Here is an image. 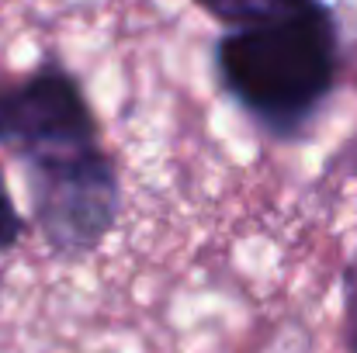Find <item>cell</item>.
<instances>
[{"label":"cell","mask_w":357,"mask_h":353,"mask_svg":"<svg viewBox=\"0 0 357 353\" xmlns=\"http://www.w3.org/2000/svg\"><path fill=\"white\" fill-rule=\"evenodd\" d=\"M0 146L24 163L98 146V125L77 80L59 66H42L0 87Z\"/></svg>","instance_id":"3"},{"label":"cell","mask_w":357,"mask_h":353,"mask_svg":"<svg viewBox=\"0 0 357 353\" xmlns=\"http://www.w3.org/2000/svg\"><path fill=\"white\" fill-rule=\"evenodd\" d=\"M24 166L35 222L56 253L80 256L108 235L119 215V177L101 146Z\"/></svg>","instance_id":"2"},{"label":"cell","mask_w":357,"mask_h":353,"mask_svg":"<svg viewBox=\"0 0 357 353\" xmlns=\"http://www.w3.org/2000/svg\"><path fill=\"white\" fill-rule=\"evenodd\" d=\"M222 87L257 121L295 132L337 84V24L323 0H298L236 24L215 52Z\"/></svg>","instance_id":"1"},{"label":"cell","mask_w":357,"mask_h":353,"mask_svg":"<svg viewBox=\"0 0 357 353\" xmlns=\"http://www.w3.org/2000/svg\"><path fill=\"white\" fill-rule=\"evenodd\" d=\"M21 233H24L21 212H17V205H14V198H10V191H7V180H3V173H0V253H3V249H14Z\"/></svg>","instance_id":"5"},{"label":"cell","mask_w":357,"mask_h":353,"mask_svg":"<svg viewBox=\"0 0 357 353\" xmlns=\"http://www.w3.org/2000/svg\"><path fill=\"white\" fill-rule=\"evenodd\" d=\"M195 3L226 24H253V21H264V17L298 3V0H195Z\"/></svg>","instance_id":"4"},{"label":"cell","mask_w":357,"mask_h":353,"mask_svg":"<svg viewBox=\"0 0 357 353\" xmlns=\"http://www.w3.org/2000/svg\"><path fill=\"white\" fill-rule=\"evenodd\" d=\"M344 333H347V350L357 353V260L347 267L344 277Z\"/></svg>","instance_id":"6"}]
</instances>
